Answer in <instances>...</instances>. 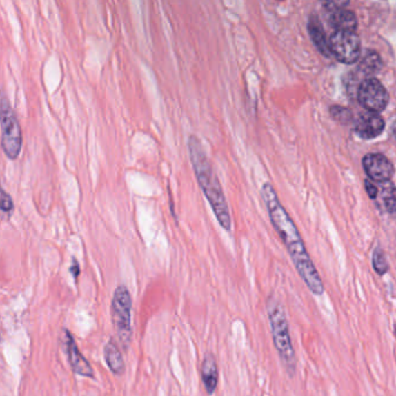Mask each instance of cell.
I'll return each mask as SVG.
<instances>
[{
	"mask_svg": "<svg viewBox=\"0 0 396 396\" xmlns=\"http://www.w3.org/2000/svg\"><path fill=\"white\" fill-rule=\"evenodd\" d=\"M365 186H366V191L368 195H370V198L375 199V197H377V193H378V190H377L375 185L370 183V181H368V180H366V181H365Z\"/></svg>",
	"mask_w": 396,
	"mask_h": 396,
	"instance_id": "20",
	"label": "cell"
},
{
	"mask_svg": "<svg viewBox=\"0 0 396 396\" xmlns=\"http://www.w3.org/2000/svg\"><path fill=\"white\" fill-rule=\"evenodd\" d=\"M103 358L110 372L115 375H122L125 373V360L121 351L113 339H110L103 348Z\"/></svg>",
	"mask_w": 396,
	"mask_h": 396,
	"instance_id": "12",
	"label": "cell"
},
{
	"mask_svg": "<svg viewBox=\"0 0 396 396\" xmlns=\"http://www.w3.org/2000/svg\"><path fill=\"white\" fill-rule=\"evenodd\" d=\"M63 343L74 373L85 378L95 379V370H92L88 359L81 355L77 343L68 329H63Z\"/></svg>",
	"mask_w": 396,
	"mask_h": 396,
	"instance_id": "8",
	"label": "cell"
},
{
	"mask_svg": "<svg viewBox=\"0 0 396 396\" xmlns=\"http://www.w3.org/2000/svg\"><path fill=\"white\" fill-rule=\"evenodd\" d=\"M385 128V121L378 113L364 112L356 122V132L365 139H375Z\"/></svg>",
	"mask_w": 396,
	"mask_h": 396,
	"instance_id": "10",
	"label": "cell"
},
{
	"mask_svg": "<svg viewBox=\"0 0 396 396\" xmlns=\"http://www.w3.org/2000/svg\"><path fill=\"white\" fill-rule=\"evenodd\" d=\"M261 197L268 207L272 224L285 243L301 278L304 279L306 285L313 293L321 295L324 292L322 279L309 257L297 226L287 214L286 209L284 208L283 205L279 201L271 184L266 183L263 185Z\"/></svg>",
	"mask_w": 396,
	"mask_h": 396,
	"instance_id": "1",
	"label": "cell"
},
{
	"mask_svg": "<svg viewBox=\"0 0 396 396\" xmlns=\"http://www.w3.org/2000/svg\"><path fill=\"white\" fill-rule=\"evenodd\" d=\"M188 147L195 177L206 199L208 200L209 205L213 209L221 227L227 231H230V212L224 197V190L198 136H190Z\"/></svg>",
	"mask_w": 396,
	"mask_h": 396,
	"instance_id": "2",
	"label": "cell"
},
{
	"mask_svg": "<svg viewBox=\"0 0 396 396\" xmlns=\"http://www.w3.org/2000/svg\"><path fill=\"white\" fill-rule=\"evenodd\" d=\"M330 112L333 114V117L339 122H348L353 118L351 110H346L344 107H331Z\"/></svg>",
	"mask_w": 396,
	"mask_h": 396,
	"instance_id": "18",
	"label": "cell"
},
{
	"mask_svg": "<svg viewBox=\"0 0 396 396\" xmlns=\"http://www.w3.org/2000/svg\"><path fill=\"white\" fill-rule=\"evenodd\" d=\"M382 59L377 52H366V56L364 57L363 62H362V68L365 70V72H375L382 69Z\"/></svg>",
	"mask_w": 396,
	"mask_h": 396,
	"instance_id": "15",
	"label": "cell"
},
{
	"mask_svg": "<svg viewBox=\"0 0 396 396\" xmlns=\"http://www.w3.org/2000/svg\"><path fill=\"white\" fill-rule=\"evenodd\" d=\"M331 25L337 30L355 32L357 27V18L355 13L345 8H333L330 13Z\"/></svg>",
	"mask_w": 396,
	"mask_h": 396,
	"instance_id": "13",
	"label": "cell"
},
{
	"mask_svg": "<svg viewBox=\"0 0 396 396\" xmlns=\"http://www.w3.org/2000/svg\"><path fill=\"white\" fill-rule=\"evenodd\" d=\"M363 166L370 179L385 183L394 175V166L388 158L382 154H368L364 157Z\"/></svg>",
	"mask_w": 396,
	"mask_h": 396,
	"instance_id": "9",
	"label": "cell"
},
{
	"mask_svg": "<svg viewBox=\"0 0 396 396\" xmlns=\"http://www.w3.org/2000/svg\"><path fill=\"white\" fill-rule=\"evenodd\" d=\"M331 54L345 64H351L359 59L362 43L360 39L355 32H345V30H336L331 35L330 41Z\"/></svg>",
	"mask_w": 396,
	"mask_h": 396,
	"instance_id": "6",
	"label": "cell"
},
{
	"mask_svg": "<svg viewBox=\"0 0 396 396\" xmlns=\"http://www.w3.org/2000/svg\"><path fill=\"white\" fill-rule=\"evenodd\" d=\"M201 378L206 392L212 395L217 390V382H219V368H217L215 357L210 353H207L202 360Z\"/></svg>",
	"mask_w": 396,
	"mask_h": 396,
	"instance_id": "11",
	"label": "cell"
},
{
	"mask_svg": "<svg viewBox=\"0 0 396 396\" xmlns=\"http://www.w3.org/2000/svg\"><path fill=\"white\" fill-rule=\"evenodd\" d=\"M132 301L130 292L125 285H120L117 290H114L110 310H112L114 328L117 330L119 341L125 350L128 348L132 341Z\"/></svg>",
	"mask_w": 396,
	"mask_h": 396,
	"instance_id": "4",
	"label": "cell"
},
{
	"mask_svg": "<svg viewBox=\"0 0 396 396\" xmlns=\"http://www.w3.org/2000/svg\"><path fill=\"white\" fill-rule=\"evenodd\" d=\"M268 319L271 324L272 336L279 356L286 365L287 370L294 373L295 370V353L290 341V329L283 306L278 301L270 300L268 304Z\"/></svg>",
	"mask_w": 396,
	"mask_h": 396,
	"instance_id": "3",
	"label": "cell"
},
{
	"mask_svg": "<svg viewBox=\"0 0 396 396\" xmlns=\"http://www.w3.org/2000/svg\"><path fill=\"white\" fill-rule=\"evenodd\" d=\"M358 100L367 112L379 114L388 105L389 95L378 79L370 78L360 84Z\"/></svg>",
	"mask_w": 396,
	"mask_h": 396,
	"instance_id": "7",
	"label": "cell"
},
{
	"mask_svg": "<svg viewBox=\"0 0 396 396\" xmlns=\"http://www.w3.org/2000/svg\"><path fill=\"white\" fill-rule=\"evenodd\" d=\"M71 272H72L76 277H78V275H79V266H78L77 261H74V266L71 268Z\"/></svg>",
	"mask_w": 396,
	"mask_h": 396,
	"instance_id": "21",
	"label": "cell"
},
{
	"mask_svg": "<svg viewBox=\"0 0 396 396\" xmlns=\"http://www.w3.org/2000/svg\"><path fill=\"white\" fill-rule=\"evenodd\" d=\"M384 201H385L386 208L389 213L396 215V188H390L387 191Z\"/></svg>",
	"mask_w": 396,
	"mask_h": 396,
	"instance_id": "19",
	"label": "cell"
},
{
	"mask_svg": "<svg viewBox=\"0 0 396 396\" xmlns=\"http://www.w3.org/2000/svg\"><path fill=\"white\" fill-rule=\"evenodd\" d=\"M308 30L310 37H312L313 42L315 43L319 52H322L323 55L329 57L331 54L330 46H329V42L326 37V34L323 32L322 27H319V23H316V22L310 21Z\"/></svg>",
	"mask_w": 396,
	"mask_h": 396,
	"instance_id": "14",
	"label": "cell"
},
{
	"mask_svg": "<svg viewBox=\"0 0 396 396\" xmlns=\"http://www.w3.org/2000/svg\"><path fill=\"white\" fill-rule=\"evenodd\" d=\"M392 135L394 136V139H396V121L392 125Z\"/></svg>",
	"mask_w": 396,
	"mask_h": 396,
	"instance_id": "22",
	"label": "cell"
},
{
	"mask_svg": "<svg viewBox=\"0 0 396 396\" xmlns=\"http://www.w3.org/2000/svg\"><path fill=\"white\" fill-rule=\"evenodd\" d=\"M373 268H375V271L379 275H385L386 272L388 271V263H387V259H386L385 253L382 249L375 250L373 253Z\"/></svg>",
	"mask_w": 396,
	"mask_h": 396,
	"instance_id": "16",
	"label": "cell"
},
{
	"mask_svg": "<svg viewBox=\"0 0 396 396\" xmlns=\"http://www.w3.org/2000/svg\"><path fill=\"white\" fill-rule=\"evenodd\" d=\"M0 207H1V212L6 214L8 217H11L14 209V204L12 200L11 195H8V192L5 190H1V195H0Z\"/></svg>",
	"mask_w": 396,
	"mask_h": 396,
	"instance_id": "17",
	"label": "cell"
},
{
	"mask_svg": "<svg viewBox=\"0 0 396 396\" xmlns=\"http://www.w3.org/2000/svg\"><path fill=\"white\" fill-rule=\"evenodd\" d=\"M1 147L8 158L14 161L19 157L22 148L21 127L14 110H12L6 96L3 95L1 98Z\"/></svg>",
	"mask_w": 396,
	"mask_h": 396,
	"instance_id": "5",
	"label": "cell"
}]
</instances>
